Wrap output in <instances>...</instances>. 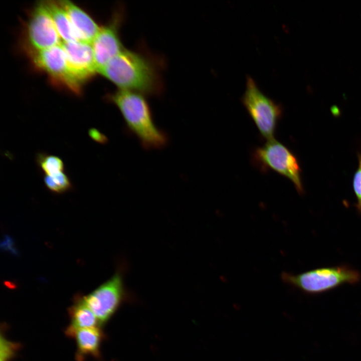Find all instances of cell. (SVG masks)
I'll list each match as a JSON object with an SVG mask.
<instances>
[{"mask_svg":"<svg viewBox=\"0 0 361 361\" xmlns=\"http://www.w3.org/2000/svg\"><path fill=\"white\" fill-rule=\"evenodd\" d=\"M28 41L32 50H43L61 45L62 41L43 2L33 10L28 25Z\"/></svg>","mask_w":361,"mask_h":361,"instance_id":"obj_8","label":"cell"},{"mask_svg":"<svg viewBox=\"0 0 361 361\" xmlns=\"http://www.w3.org/2000/svg\"><path fill=\"white\" fill-rule=\"evenodd\" d=\"M255 164L261 169H271L289 179L298 193H304L301 170L296 156L286 146L272 139L256 148L253 153Z\"/></svg>","mask_w":361,"mask_h":361,"instance_id":"obj_5","label":"cell"},{"mask_svg":"<svg viewBox=\"0 0 361 361\" xmlns=\"http://www.w3.org/2000/svg\"><path fill=\"white\" fill-rule=\"evenodd\" d=\"M358 165L353 178V188L357 203L355 207L361 214V153H358Z\"/></svg>","mask_w":361,"mask_h":361,"instance_id":"obj_18","label":"cell"},{"mask_svg":"<svg viewBox=\"0 0 361 361\" xmlns=\"http://www.w3.org/2000/svg\"><path fill=\"white\" fill-rule=\"evenodd\" d=\"M122 20L121 12L116 13L109 24L100 28L91 44L97 73L101 68L125 49L119 35Z\"/></svg>","mask_w":361,"mask_h":361,"instance_id":"obj_9","label":"cell"},{"mask_svg":"<svg viewBox=\"0 0 361 361\" xmlns=\"http://www.w3.org/2000/svg\"><path fill=\"white\" fill-rule=\"evenodd\" d=\"M283 282L310 294L323 292L344 284H354L361 280L357 270L347 266L323 267L294 274L283 271Z\"/></svg>","mask_w":361,"mask_h":361,"instance_id":"obj_3","label":"cell"},{"mask_svg":"<svg viewBox=\"0 0 361 361\" xmlns=\"http://www.w3.org/2000/svg\"><path fill=\"white\" fill-rule=\"evenodd\" d=\"M68 68L73 75L82 84L97 73L92 44L76 41L62 42Z\"/></svg>","mask_w":361,"mask_h":361,"instance_id":"obj_10","label":"cell"},{"mask_svg":"<svg viewBox=\"0 0 361 361\" xmlns=\"http://www.w3.org/2000/svg\"><path fill=\"white\" fill-rule=\"evenodd\" d=\"M36 161L46 175L52 176L64 171V163L58 156L43 152L39 153L37 155Z\"/></svg>","mask_w":361,"mask_h":361,"instance_id":"obj_15","label":"cell"},{"mask_svg":"<svg viewBox=\"0 0 361 361\" xmlns=\"http://www.w3.org/2000/svg\"><path fill=\"white\" fill-rule=\"evenodd\" d=\"M241 101L261 136L267 140L274 139L283 113L281 105L265 95L250 76L247 77Z\"/></svg>","mask_w":361,"mask_h":361,"instance_id":"obj_4","label":"cell"},{"mask_svg":"<svg viewBox=\"0 0 361 361\" xmlns=\"http://www.w3.org/2000/svg\"><path fill=\"white\" fill-rule=\"evenodd\" d=\"M88 135L93 140L99 143L105 144L108 141L107 137L96 128H90Z\"/></svg>","mask_w":361,"mask_h":361,"instance_id":"obj_19","label":"cell"},{"mask_svg":"<svg viewBox=\"0 0 361 361\" xmlns=\"http://www.w3.org/2000/svg\"><path fill=\"white\" fill-rule=\"evenodd\" d=\"M43 2L55 24L62 42L79 41L61 1H47Z\"/></svg>","mask_w":361,"mask_h":361,"instance_id":"obj_14","label":"cell"},{"mask_svg":"<svg viewBox=\"0 0 361 361\" xmlns=\"http://www.w3.org/2000/svg\"><path fill=\"white\" fill-rule=\"evenodd\" d=\"M32 60L36 67L48 74L56 83L76 94L80 92L82 83L70 71L61 45L43 50H31Z\"/></svg>","mask_w":361,"mask_h":361,"instance_id":"obj_7","label":"cell"},{"mask_svg":"<svg viewBox=\"0 0 361 361\" xmlns=\"http://www.w3.org/2000/svg\"><path fill=\"white\" fill-rule=\"evenodd\" d=\"M124 269L121 266L109 279L83 296L85 303L96 316L101 327L130 298L123 281Z\"/></svg>","mask_w":361,"mask_h":361,"instance_id":"obj_6","label":"cell"},{"mask_svg":"<svg viewBox=\"0 0 361 361\" xmlns=\"http://www.w3.org/2000/svg\"><path fill=\"white\" fill-rule=\"evenodd\" d=\"M108 97L119 110L129 131L137 137L143 148H161L167 144V135L155 124L144 94L119 89Z\"/></svg>","mask_w":361,"mask_h":361,"instance_id":"obj_2","label":"cell"},{"mask_svg":"<svg viewBox=\"0 0 361 361\" xmlns=\"http://www.w3.org/2000/svg\"><path fill=\"white\" fill-rule=\"evenodd\" d=\"M44 182L46 188L56 194H61L73 189L72 182L64 171L52 176L45 175Z\"/></svg>","mask_w":361,"mask_h":361,"instance_id":"obj_16","label":"cell"},{"mask_svg":"<svg viewBox=\"0 0 361 361\" xmlns=\"http://www.w3.org/2000/svg\"><path fill=\"white\" fill-rule=\"evenodd\" d=\"M68 312L70 323L65 330L68 337L78 329L101 327L96 316L85 303L83 296L79 295L75 297Z\"/></svg>","mask_w":361,"mask_h":361,"instance_id":"obj_13","label":"cell"},{"mask_svg":"<svg viewBox=\"0 0 361 361\" xmlns=\"http://www.w3.org/2000/svg\"><path fill=\"white\" fill-rule=\"evenodd\" d=\"M100 327L78 329L69 336L74 338L76 341L77 361H85L89 356L100 357V346L105 337Z\"/></svg>","mask_w":361,"mask_h":361,"instance_id":"obj_11","label":"cell"},{"mask_svg":"<svg viewBox=\"0 0 361 361\" xmlns=\"http://www.w3.org/2000/svg\"><path fill=\"white\" fill-rule=\"evenodd\" d=\"M20 345L8 340L5 336H1V360L0 361H10L15 356Z\"/></svg>","mask_w":361,"mask_h":361,"instance_id":"obj_17","label":"cell"},{"mask_svg":"<svg viewBox=\"0 0 361 361\" xmlns=\"http://www.w3.org/2000/svg\"><path fill=\"white\" fill-rule=\"evenodd\" d=\"M79 41L92 44L100 28L81 8L68 1H61Z\"/></svg>","mask_w":361,"mask_h":361,"instance_id":"obj_12","label":"cell"},{"mask_svg":"<svg viewBox=\"0 0 361 361\" xmlns=\"http://www.w3.org/2000/svg\"><path fill=\"white\" fill-rule=\"evenodd\" d=\"M98 73L119 90L144 95L155 94L160 88L159 72L152 61L139 53L126 49L101 68Z\"/></svg>","mask_w":361,"mask_h":361,"instance_id":"obj_1","label":"cell"}]
</instances>
